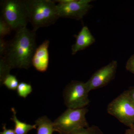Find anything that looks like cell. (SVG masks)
Returning <instances> with one entry per match:
<instances>
[{
  "label": "cell",
  "instance_id": "6",
  "mask_svg": "<svg viewBox=\"0 0 134 134\" xmlns=\"http://www.w3.org/2000/svg\"><path fill=\"white\" fill-rule=\"evenodd\" d=\"M86 82L73 81L66 86L63 91L64 103L68 108H85L90 103Z\"/></svg>",
  "mask_w": 134,
  "mask_h": 134
},
{
  "label": "cell",
  "instance_id": "15",
  "mask_svg": "<svg viewBox=\"0 0 134 134\" xmlns=\"http://www.w3.org/2000/svg\"><path fill=\"white\" fill-rule=\"evenodd\" d=\"M16 90L18 96L24 98H26L32 91L31 85L24 82L20 83Z\"/></svg>",
  "mask_w": 134,
  "mask_h": 134
},
{
  "label": "cell",
  "instance_id": "13",
  "mask_svg": "<svg viewBox=\"0 0 134 134\" xmlns=\"http://www.w3.org/2000/svg\"><path fill=\"white\" fill-rule=\"evenodd\" d=\"M59 134H104L97 126L92 125L85 128L76 130L69 133Z\"/></svg>",
  "mask_w": 134,
  "mask_h": 134
},
{
  "label": "cell",
  "instance_id": "10",
  "mask_svg": "<svg viewBox=\"0 0 134 134\" xmlns=\"http://www.w3.org/2000/svg\"><path fill=\"white\" fill-rule=\"evenodd\" d=\"M75 36V43L71 47L72 55H74L79 51L84 50L96 42L95 38L86 26H83L78 34Z\"/></svg>",
  "mask_w": 134,
  "mask_h": 134
},
{
  "label": "cell",
  "instance_id": "8",
  "mask_svg": "<svg viewBox=\"0 0 134 134\" xmlns=\"http://www.w3.org/2000/svg\"><path fill=\"white\" fill-rule=\"evenodd\" d=\"M118 66L116 60H113L108 65L96 71L86 82L89 92L99 88L108 84L114 78Z\"/></svg>",
  "mask_w": 134,
  "mask_h": 134
},
{
  "label": "cell",
  "instance_id": "7",
  "mask_svg": "<svg viewBox=\"0 0 134 134\" xmlns=\"http://www.w3.org/2000/svg\"><path fill=\"white\" fill-rule=\"evenodd\" d=\"M56 10L59 17L81 20L92 8L91 0H58Z\"/></svg>",
  "mask_w": 134,
  "mask_h": 134
},
{
  "label": "cell",
  "instance_id": "3",
  "mask_svg": "<svg viewBox=\"0 0 134 134\" xmlns=\"http://www.w3.org/2000/svg\"><path fill=\"white\" fill-rule=\"evenodd\" d=\"M1 14L3 19L12 30L26 27L29 23L24 0H5L1 2Z\"/></svg>",
  "mask_w": 134,
  "mask_h": 134
},
{
  "label": "cell",
  "instance_id": "5",
  "mask_svg": "<svg viewBox=\"0 0 134 134\" xmlns=\"http://www.w3.org/2000/svg\"><path fill=\"white\" fill-rule=\"evenodd\" d=\"M107 112L125 125H134V104L127 91L120 94L109 103Z\"/></svg>",
  "mask_w": 134,
  "mask_h": 134
},
{
  "label": "cell",
  "instance_id": "2",
  "mask_svg": "<svg viewBox=\"0 0 134 134\" xmlns=\"http://www.w3.org/2000/svg\"><path fill=\"white\" fill-rule=\"evenodd\" d=\"M28 21L36 31L39 29L53 24L59 18L56 4L50 0H24Z\"/></svg>",
  "mask_w": 134,
  "mask_h": 134
},
{
  "label": "cell",
  "instance_id": "12",
  "mask_svg": "<svg viewBox=\"0 0 134 134\" xmlns=\"http://www.w3.org/2000/svg\"><path fill=\"white\" fill-rule=\"evenodd\" d=\"M11 111L13 113L12 118L10 119L15 123L14 130L16 134H27L28 132L32 130L36 129L37 125H30L25 122H21L17 118L16 112L14 108H11Z\"/></svg>",
  "mask_w": 134,
  "mask_h": 134
},
{
  "label": "cell",
  "instance_id": "9",
  "mask_svg": "<svg viewBox=\"0 0 134 134\" xmlns=\"http://www.w3.org/2000/svg\"><path fill=\"white\" fill-rule=\"evenodd\" d=\"M49 44V40H45L36 48L32 57V65L39 72H46L48 68L49 61L48 49Z\"/></svg>",
  "mask_w": 134,
  "mask_h": 134
},
{
  "label": "cell",
  "instance_id": "17",
  "mask_svg": "<svg viewBox=\"0 0 134 134\" xmlns=\"http://www.w3.org/2000/svg\"><path fill=\"white\" fill-rule=\"evenodd\" d=\"M12 30V28L1 17L0 38H4L5 36L10 34Z\"/></svg>",
  "mask_w": 134,
  "mask_h": 134
},
{
  "label": "cell",
  "instance_id": "4",
  "mask_svg": "<svg viewBox=\"0 0 134 134\" xmlns=\"http://www.w3.org/2000/svg\"><path fill=\"white\" fill-rule=\"evenodd\" d=\"M87 108H68L53 122L56 132L59 133H69L76 130L89 127L86 120Z\"/></svg>",
  "mask_w": 134,
  "mask_h": 134
},
{
  "label": "cell",
  "instance_id": "11",
  "mask_svg": "<svg viewBox=\"0 0 134 134\" xmlns=\"http://www.w3.org/2000/svg\"><path fill=\"white\" fill-rule=\"evenodd\" d=\"M37 125V134H53L56 132L54 126L53 122L46 116H42L35 121Z\"/></svg>",
  "mask_w": 134,
  "mask_h": 134
},
{
  "label": "cell",
  "instance_id": "18",
  "mask_svg": "<svg viewBox=\"0 0 134 134\" xmlns=\"http://www.w3.org/2000/svg\"><path fill=\"white\" fill-rule=\"evenodd\" d=\"M127 70L134 73V55L129 58L127 61L126 66Z\"/></svg>",
  "mask_w": 134,
  "mask_h": 134
},
{
  "label": "cell",
  "instance_id": "16",
  "mask_svg": "<svg viewBox=\"0 0 134 134\" xmlns=\"http://www.w3.org/2000/svg\"><path fill=\"white\" fill-rule=\"evenodd\" d=\"M12 69L11 67L8 64L5 59L1 57L0 60V77L1 82L3 81L5 77L9 74L10 71Z\"/></svg>",
  "mask_w": 134,
  "mask_h": 134
},
{
  "label": "cell",
  "instance_id": "19",
  "mask_svg": "<svg viewBox=\"0 0 134 134\" xmlns=\"http://www.w3.org/2000/svg\"><path fill=\"white\" fill-rule=\"evenodd\" d=\"M8 41H6L4 38H0V54L1 57H2L5 53L7 46Z\"/></svg>",
  "mask_w": 134,
  "mask_h": 134
},
{
  "label": "cell",
  "instance_id": "1",
  "mask_svg": "<svg viewBox=\"0 0 134 134\" xmlns=\"http://www.w3.org/2000/svg\"><path fill=\"white\" fill-rule=\"evenodd\" d=\"M36 48V31L26 26L18 29L14 38L8 41L7 49L2 57L13 68L28 69L32 65Z\"/></svg>",
  "mask_w": 134,
  "mask_h": 134
},
{
  "label": "cell",
  "instance_id": "21",
  "mask_svg": "<svg viewBox=\"0 0 134 134\" xmlns=\"http://www.w3.org/2000/svg\"><path fill=\"white\" fill-rule=\"evenodd\" d=\"M127 92L130 98L134 104V87L130 89L129 90L127 91Z\"/></svg>",
  "mask_w": 134,
  "mask_h": 134
},
{
  "label": "cell",
  "instance_id": "14",
  "mask_svg": "<svg viewBox=\"0 0 134 134\" xmlns=\"http://www.w3.org/2000/svg\"><path fill=\"white\" fill-rule=\"evenodd\" d=\"M1 83L6 86L7 88L12 90H16L19 85L16 77L10 74L5 77Z\"/></svg>",
  "mask_w": 134,
  "mask_h": 134
},
{
  "label": "cell",
  "instance_id": "20",
  "mask_svg": "<svg viewBox=\"0 0 134 134\" xmlns=\"http://www.w3.org/2000/svg\"><path fill=\"white\" fill-rule=\"evenodd\" d=\"M3 130L0 134H16L14 130L7 129L5 124L3 125Z\"/></svg>",
  "mask_w": 134,
  "mask_h": 134
},
{
  "label": "cell",
  "instance_id": "22",
  "mask_svg": "<svg viewBox=\"0 0 134 134\" xmlns=\"http://www.w3.org/2000/svg\"><path fill=\"white\" fill-rule=\"evenodd\" d=\"M124 134H134V125L127 129Z\"/></svg>",
  "mask_w": 134,
  "mask_h": 134
}]
</instances>
